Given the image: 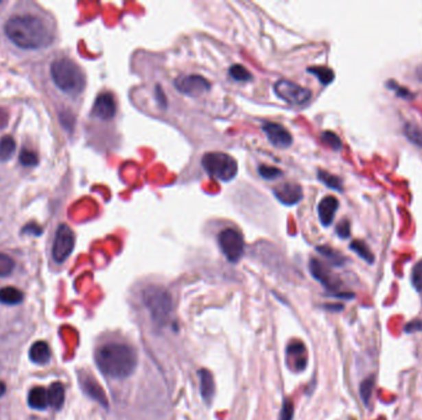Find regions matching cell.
<instances>
[{"instance_id":"1","label":"cell","mask_w":422,"mask_h":420,"mask_svg":"<svg viewBox=\"0 0 422 420\" xmlns=\"http://www.w3.org/2000/svg\"><path fill=\"white\" fill-rule=\"evenodd\" d=\"M8 40L19 49L40 51L54 43V25L43 14L21 10L10 15L4 24Z\"/></svg>"},{"instance_id":"2","label":"cell","mask_w":422,"mask_h":420,"mask_svg":"<svg viewBox=\"0 0 422 420\" xmlns=\"http://www.w3.org/2000/svg\"><path fill=\"white\" fill-rule=\"evenodd\" d=\"M95 362L106 378L124 380L135 371L137 353L134 347L126 344L109 343L97 350Z\"/></svg>"},{"instance_id":"3","label":"cell","mask_w":422,"mask_h":420,"mask_svg":"<svg viewBox=\"0 0 422 420\" xmlns=\"http://www.w3.org/2000/svg\"><path fill=\"white\" fill-rule=\"evenodd\" d=\"M49 77L52 86L66 97L75 98L84 92L86 74L69 57H57L51 62Z\"/></svg>"},{"instance_id":"4","label":"cell","mask_w":422,"mask_h":420,"mask_svg":"<svg viewBox=\"0 0 422 420\" xmlns=\"http://www.w3.org/2000/svg\"><path fill=\"white\" fill-rule=\"evenodd\" d=\"M142 299L153 322L163 327L171 321L173 299L171 293L165 288L161 286H148L143 290Z\"/></svg>"},{"instance_id":"5","label":"cell","mask_w":422,"mask_h":420,"mask_svg":"<svg viewBox=\"0 0 422 420\" xmlns=\"http://www.w3.org/2000/svg\"><path fill=\"white\" fill-rule=\"evenodd\" d=\"M202 168L209 177L221 182H230L237 175L239 165L236 159L226 153L209 152L202 159Z\"/></svg>"},{"instance_id":"6","label":"cell","mask_w":422,"mask_h":420,"mask_svg":"<svg viewBox=\"0 0 422 420\" xmlns=\"http://www.w3.org/2000/svg\"><path fill=\"white\" fill-rule=\"evenodd\" d=\"M75 245V234L66 223H61L56 228L52 240V258L57 264H63L72 254Z\"/></svg>"},{"instance_id":"7","label":"cell","mask_w":422,"mask_h":420,"mask_svg":"<svg viewBox=\"0 0 422 420\" xmlns=\"http://www.w3.org/2000/svg\"><path fill=\"white\" fill-rule=\"evenodd\" d=\"M219 245L227 260L237 262L245 251V239L239 231L233 228H226L219 234Z\"/></svg>"},{"instance_id":"8","label":"cell","mask_w":422,"mask_h":420,"mask_svg":"<svg viewBox=\"0 0 422 420\" xmlns=\"http://www.w3.org/2000/svg\"><path fill=\"white\" fill-rule=\"evenodd\" d=\"M310 271L312 276L324 285L325 288L330 293H333L336 297H342V299H352L353 293H341L340 287L341 282L337 279L336 275L332 274L330 269L327 268L325 264L318 260V259H312L310 260Z\"/></svg>"},{"instance_id":"9","label":"cell","mask_w":422,"mask_h":420,"mask_svg":"<svg viewBox=\"0 0 422 420\" xmlns=\"http://www.w3.org/2000/svg\"><path fill=\"white\" fill-rule=\"evenodd\" d=\"M274 92L281 100L292 105H305L312 97V92L309 89L287 79L278 80L274 84Z\"/></svg>"},{"instance_id":"10","label":"cell","mask_w":422,"mask_h":420,"mask_svg":"<svg viewBox=\"0 0 422 420\" xmlns=\"http://www.w3.org/2000/svg\"><path fill=\"white\" fill-rule=\"evenodd\" d=\"M174 86L178 92L191 98H199L210 90V83L198 74L182 75L174 82Z\"/></svg>"},{"instance_id":"11","label":"cell","mask_w":422,"mask_h":420,"mask_svg":"<svg viewBox=\"0 0 422 420\" xmlns=\"http://www.w3.org/2000/svg\"><path fill=\"white\" fill-rule=\"evenodd\" d=\"M117 115V101L111 92H102L93 105L92 116L103 121H109Z\"/></svg>"},{"instance_id":"12","label":"cell","mask_w":422,"mask_h":420,"mask_svg":"<svg viewBox=\"0 0 422 420\" xmlns=\"http://www.w3.org/2000/svg\"><path fill=\"white\" fill-rule=\"evenodd\" d=\"M263 132L270 143L278 148H288L293 143V137L287 128L276 122H264Z\"/></svg>"},{"instance_id":"13","label":"cell","mask_w":422,"mask_h":420,"mask_svg":"<svg viewBox=\"0 0 422 420\" xmlns=\"http://www.w3.org/2000/svg\"><path fill=\"white\" fill-rule=\"evenodd\" d=\"M273 194L278 201L287 206H293L301 201L303 188L295 183H283L273 189Z\"/></svg>"},{"instance_id":"14","label":"cell","mask_w":422,"mask_h":420,"mask_svg":"<svg viewBox=\"0 0 422 420\" xmlns=\"http://www.w3.org/2000/svg\"><path fill=\"white\" fill-rule=\"evenodd\" d=\"M288 365L296 371H303L307 365L306 347L301 341H292L287 347Z\"/></svg>"},{"instance_id":"15","label":"cell","mask_w":422,"mask_h":420,"mask_svg":"<svg viewBox=\"0 0 422 420\" xmlns=\"http://www.w3.org/2000/svg\"><path fill=\"white\" fill-rule=\"evenodd\" d=\"M80 382L82 388H83V391L86 392L88 396L93 398L94 401L100 403L105 408L109 407L108 398L105 396L104 391H103V388L100 387V384L92 376L86 375V373H80Z\"/></svg>"},{"instance_id":"16","label":"cell","mask_w":422,"mask_h":420,"mask_svg":"<svg viewBox=\"0 0 422 420\" xmlns=\"http://www.w3.org/2000/svg\"><path fill=\"white\" fill-rule=\"evenodd\" d=\"M338 206H340V202L335 196H326L320 201L318 206V212L321 225L324 227H329V225H332Z\"/></svg>"},{"instance_id":"17","label":"cell","mask_w":422,"mask_h":420,"mask_svg":"<svg viewBox=\"0 0 422 420\" xmlns=\"http://www.w3.org/2000/svg\"><path fill=\"white\" fill-rule=\"evenodd\" d=\"M199 382H200V395L205 402L210 404L215 396V381L211 372L208 370H200L198 372Z\"/></svg>"},{"instance_id":"18","label":"cell","mask_w":422,"mask_h":420,"mask_svg":"<svg viewBox=\"0 0 422 420\" xmlns=\"http://www.w3.org/2000/svg\"><path fill=\"white\" fill-rule=\"evenodd\" d=\"M27 402L31 408L38 409V410L47 408L49 406V391L43 387L32 388L27 397Z\"/></svg>"},{"instance_id":"19","label":"cell","mask_w":422,"mask_h":420,"mask_svg":"<svg viewBox=\"0 0 422 420\" xmlns=\"http://www.w3.org/2000/svg\"><path fill=\"white\" fill-rule=\"evenodd\" d=\"M30 359L32 362L38 365H45L49 361L51 358V350L49 344L46 341H36L30 349Z\"/></svg>"},{"instance_id":"20","label":"cell","mask_w":422,"mask_h":420,"mask_svg":"<svg viewBox=\"0 0 422 420\" xmlns=\"http://www.w3.org/2000/svg\"><path fill=\"white\" fill-rule=\"evenodd\" d=\"M24 299V293L19 288L6 286L0 288V304L4 305H19Z\"/></svg>"},{"instance_id":"21","label":"cell","mask_w":422,"mask_h":420,"mask_svg":"<svg viewBox=\"0 0 422 420\" xmlns=\"http://www.w3.org/2000/svg\"><path fill=\"white\" fill-rule=\"evenodd\" d=\"M49 406L56 410H60L65 403V387L61 382L51 384L49 388Z\"/></svg>"},{"instance_id":"22","label":"cell","mask_w":422,"mask_h":420,"mask_svg":"<svg viewBox=\"0 0 422 420\" xmlns=\"http://www.w3.org/2000/svg\"><path fill=\"white\" fill-rule=\"evenodd\" d=\"M16 151V142L12 136H4L0 140V162H8Z\"/></svg>"},{"instance_id":"23","label":"cell","mask_w":422,"mask_h":420,"mask_svg":"<svg viewBox=\"0 0 422 420\" xmlns=\"http://www.w3.org/2000/svg\"><path fill=\"white\" fill-rule=\"evenodd\" d=\"M404 134L419 148H422V128L415 122H406L404 125Z\"/></svg>"},{"instance_id":"24","label":"cell","mask_w":422,"mask_h":420,"mask_svg":"<svg viewBox=\"0 0 422 420\" xmlns=\"http://www.w3.org/2000/svg\"><path fill=\"white\" fill-rule=\"evenodd\" d=\"M349 249L355 251V254L360 256L361 259H363L364 262H367L368 264H373L374 254L372 253V250L368 248L367 244L364 243V242L353 240L351 245H349Z\"/></svg>"},{"instance_id":"25","label":"cell","mask_w":422,"mask_h":420,"mask_svg":"<svg viewBox=\"0 0 422 420\" xmlns=\"http://www.w3.org/2000/svg\"><path fill=\"white\" fill-rule=\"evenodd\" d=\"M316 250L321 256H324L327 260H330L331 264H333L336 267H342L343 264L346 262V258L341 253H338L337 250L332 249L331 247L321 245V247H318Z\"/></svg>"},{"instance_id":"26","label":"cell","mask_w":422,"mask_h":420,"mask_svg":"<svg viewBox=\"0 0 422 420\" xmlns=\"http://www.w3.org/2000/svg\"><path fill=\"white\" fill-rule=\"evenodd\" d=\"M318 180L321 183H324L327 188H330L332 190H336V191H343V182L342 179L336 177V175H332L330 173L325 171H318Z\"/></svg>"},{"instance_id":"27","label":"cell","mask_w":422,"mask_h":420,"mask_svg":"<svg viewBox=\"0 0 422 420\" xmlns=\"http://www.w3.org/2000/svg\"><path fill=\"white\" fill-rule=\"evenodd\" d=\"M307 72L309 73L314 74L318 77V80L324 84V86H329L331 84L333 79H335V73L333 71L327 67H310L307 68Z\"/></svg>"},{"instance_id":"28","label":"cell","mask_w":422,"mask_h":420,"mask_svg":"<svg viewBox=\"0 0 422 420\" xmlns=\"http://www.w3.org/2000/svg\"><path fill=\"white\" fill-rule=\"evenodd\" d=\"M15 260L12 256L0 251V277L9 276L15 269Z\"/></svg>"},{"instance_id":"29","label":"cell","mask_w":422,"mask_h":420,"mask_svg":"<svg viewBox=\"0 0 422 420\" xmlns=\"http://www.w3.org/2000/svg\"><path fill=\"white\" fill-rule=\"evenodd\" d=\"M228 74L236 82H250L252 79V74L241 64H233L228 69Z\"/></svg>"},{"instance_id":"30","label":"cell","mask_w":422,"mask_h":420,"mask_svg":"<svg viewBox=\"0 0 422 420\" xmlns=\"http://www.w3.org/2000/svg\"><path fill=\"white\" fill-rule=\"evenodd\" d=\"M386 86L389 90L395 92L397 97H399V98L406 99V100H412V99L415 98V94L409 92L404 86H399L395 80H388L386 83Z\"/></svg>"},{"instance_id":"31","label":"cell","mask_w":422,"mask_h":420,"mask_svg":"<svg viewBox=\"0 0 422 420\" xmlns=\"http://www.w3.org/2000/svg\"><path fill=\"white\" fill-rule=\"evenodd\" d=\"M321 140L324 142L326 146L332 148L333 151H341V148H342V140H340V137L336 134L330 132V131H326L321 134Z\"/></svg>"},{"instance_id":"32","label":"cell","mask_w":422,"mask_h":420,"mask_svg":"<svg viewBox=\"0 0 422 420\" xmlns=\"http://www.w3.org/2000/svg\"><path fill=\"white\" fill-rule=\"evenodd\" d=\"M20 164L24 165L26 168H34L38 164V157L35 152H32L30 149H23L20 152Z\"/></svg>"},{"instance_id":"33","label":"cell","mask_w":422,"mask_h":420,"mask_svg":"<svg viewBox=\"0 0 422 420\" xmlns=\"http://www.w3.org/2000/svg\"><path fill=\"white\" fill-rule=\"evenodd\" d=\"M374 388V378L373 376H369V378H366L363 382L361 384V397L362 399H363V403L368 406V403H369V399H371V397H372V393H373Z\"/></svg>"},{"instance_id":"34","label":"cell","mask_w":422,"mask_h":420,"mask_svg":"<svg viewBox=\"0 0 422 420\" xmlns=\"http://www.w3.org/2000/svg\"><path fill=\"white\" fill-rule=\"evenodd\" d=\"M411 284L417 293H422V259L415 264L411 271Z\"/></svg>"},{"instance_id":"35","label":"cell","mask_w":422,"mask_h":420,"mask_svg":"<svg viewBox=\"0 0 422 420\" xmlns=\"http://www.w3.org/2000/svg\"><path fill=\"white\" fill-rule=\"evenodd\" d=\"M258 173L266 180H273V179L281 177V174H283V171L281 169L274 168V166H267V165H259Z\"/></svg>"},{"instance_id":"36","label":"cell","mask_w":422,"mask_h":420,"mask_svg":"<svg viewBox=\"0 0 422 420\" xmlns=\"http://www.w3.org/2000/svg\"><path fill=\"white\" fill-rule=\"evenodd\" d=\"M294 404L290 399H285L281 406L279 420H293Z\"/></svg>"},{"instance_id":"37","label":"cell","mask_w":422,"mask_h":420,"mask_svg":"<svg viewBox=\"0 0 422 420\" xmlns=\"http://www.w3.org/2000/svg\"><path fill=\"white\" fill-rule=\"evenodd\" d=\"M337 236L342 239L349 237L351 234V223L349 219H342L336 227Z\"/></svg>"},{"instance_id":"38","label":"cell","mask_w":422,"mask_h":420,"mask_svg":"<svg viewBox=\"0 0 422 420\" xmlns=\"http://www.w3.org/2000/svg\"><path fill=\"white\" fill-rule=\"evenodd\" d=\"M422 330V321H414V322L409 323L406 327H405V332L411 333V332H421Z\"/></svg>"},{"instance_id":"39","label":"cell","mask_w":422,"mask_h":420,"mask_svg":"<svg viewBox=\"0 0 422 420\" xmlns=\"http://www.w3.org/2000/svg\"><path fill=\"white\" fill-rule=\"evenodd\" d=\"M156 92H157V95H159V97H157V98H159L157 100H159V105H161V106H163V108H165L167 101H165V94H163V92L161 90V88H159V86H157V90H156Z\"/></svg>"},{"instance_id":"40","label":"cell","mask_w":422,"mask_h":420,"mask_svg":"<svg viewBox=\"0 0 422 420\" xmlns=\"http://www.w3.org/2000/svg\"><path fill=\"white\" fill-rule=\"evenodd\" d=\"M417 75L419 80L422 82V64H420V66L417 68Z\"/></svg>"},{"instance_id":"41","label":"cell","mask_w":422,"mask_h":420,"mask_svg":"<svg viewBox=\"0 0 422 420\" xmlns=\"http://www.w3.org/2000/svg\"><path fill=\"white\" fill-rule=\"evenodd\" d=\"M5 384H3V382H0V397L3 396V395L5 393Z\"/></svg>"}]
</instances>
